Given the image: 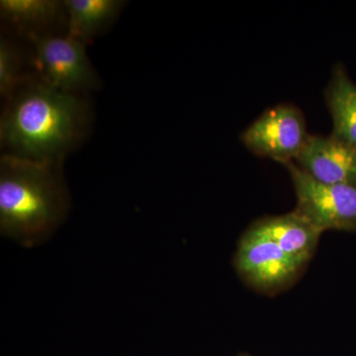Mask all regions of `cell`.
<instances>
[{
	"instance_id": "obj_13",
	"label": "cell",
	"mask_w": 356,
	"mask_h": 356,
	"mask_svg": "<svg viewBox=\"0 0 356 356\" xmlns=\"http://www.w3.org/2000/svg\"><path fill=\"white\" fill-rule=\"evenodd\" d=\"M238 356H250V355H238Z\"/></svg>"
},
{
	"instance_id": "obj_1",
	"label": "cell",
	"mask_w": 356,
	"mask_h": 356,
	"mask_svg": "<svg viewBox=\"0 0 356 356\" xmlns=\"http://www.w3.org/2000/svg\"><path fill=\"white\" fill-rule=\"evenodd\" d=\"M84 95L65 92L28 72L6 99L0 143L6 154L62 165L89 131Z\"/></svg>"
},
{
	"instance_id": "obj_5",
	"label": "cell",
	"mask_w": 356,
	"mask_h": 356,
	"mask_svg": "<svg viewBox=\"0 0 356 356\" xmlns=\"http://www.w3.org/2000/svg\"><path fill=\"white\" fill-rule=\"evenodd\" d=\"M236 268L241 277L257 291L274 294L298 277L303 266L288 257L257 224L238 243Z\"/></svg>"
},
{
	"instance_id": "obj_4",
	"label": "cell",
	"mask_w": 356,
	"mask_h": 356,
	"mask_svg": "<svg viewBox=\"0 0 356 356\" xmlns=\"http://www.w3.org/2000/svg\"><path fill=\"white\" fill-rule=\"evenodd\" d=\"M297 205L295 212L323 232H356V186L327 184L309 177L294 161L286 165Z\"/></svg>"
},
{
	"instance_id": "obj_10",
	"label": "cell",
	"mask_w": 356,
	"mask_h": 356,
	"mask_svg": "<svg viewBox=\"0 0 356 356\" xmlns=\"http://www.w3.org/2000/svg\"><path fill=\"white\" fill-rule=\"evenodd\" d=\"M325 97L334 126L332 135L356 149V83L341 63L332 70Z\"/></svg>"
},
{
	"instance_id": "obj_2",
	"label": "cell",
	"mask_w": 356,
	"mask_h": 356,
	"mask_svg": "<svg viewBox=\"0 0 356 356\" xmlns=\"http://www.w3.org/2000/svg\"><path fill=\"white\" fill-rule=\"evenodd\" d=\"M62 165L2 154L0 228L30 245L49 235L64 217L67 193Z\"/></svg>"
},
{
	"instance_id": "obj_9",
	"label": "cell",
	"mask_w": 356,
	"mask_h": 356,
	"mask_svg": "<svg viewBox=\"0 0 356 356\" xmlns=\"http://www.w3.org/2000/svg\"><path fill=\"white\" fill-rule=\"evenodd\" d=\"M255 224L288 257L303 267L313 257L324 233L295 211L281 216L266 218Z\"/></svg>"
},
{
	"instance_id": "obj_3",
	"label": "cell",
	"mask_w": 356,
	"mask_h": 356,
	"mask_svg": "<svg viewBox=\"0 0 356 356\" xmlns=\"http://www.w3.org/2000/svg\"><path fill=\"white\" fill-rule=\"evenodd\" d=\"M27 42L31 46L30 72L44 83L81 95L99 88L102 83L89 60L86 44L65 33L34 37Z\"/></svg>"
},
{
	"instance_id": "obj_7",
	"label": "cell",
	"mask_w": 356,
	"mask_h": 356,
	"mask_svg": "<svg viewBox=\"0 0 356 356\" xmlns=\"http://www.w3.org/2000/svg\"><path fill=\"white\" fill-rule=\"evenodd\" d=\"M294 163L318 182L356 186V149L334 135H309Z\"/></svg>"
},
{
	"instance_id": "obj_11",
	"label": "cell",
	"mask_w": 356,
	"mask_h": 356,
	"mask_svg": "<svg viewBox=\"0 0 356 356\" xmlns=\"http://www.w3.org/2000/svg\"><path fill=\"white\" fill-rule=\"evenodd\" d=\"M67 36L89 43L120 13L125 2L121 0H65Z\"/></svg>"
},
{
	"instance_id": "obj_8",
	"label": "cell",
	"mask_w": 356,
	"mask_h": 356,
	"mask_svg": "<svg viewBox=\"0 0 356 356\" xmlns=\"http://www.w3.org/2000/svg\"><path fill=\"white\" fill-rule=\"evenodd\" d=\"M1 19L26 40L60 33L65 28L64 1L58 0H1Z\"/></svg>"
},
{
	"instance_id": "obj_6",
	"label": "cell",
	"mask_w": 356,
	"mask_h": 356,
	"mask_svg": "<svg viewBox=\"0 0 356 356\" xmlns=\"http://www.w3.org/2000/svg\"><path fill=\"white\" fill-rule=\"evenodd\" d=\"M308 137L301 110L280 104L252 122L242 134V142L255 156L286 165L296 159Z\"/></svg>"
},
{
	"instance_id": "obj_12",
	"label": "cell",
	"mask_w": 356,
	"mask_h": 356,
	"mask_svg": "<svg viewBox=\"0 0 356 356\" xmlns=\"http://www.w3.org/2000/svg\"><path fill=\"white\" fill-rule=\"evenodd\" d=\"M25 56L19 44L2 36L0 39V95H13L30 70H25Z\"/></svg>"
}]
</instances>
